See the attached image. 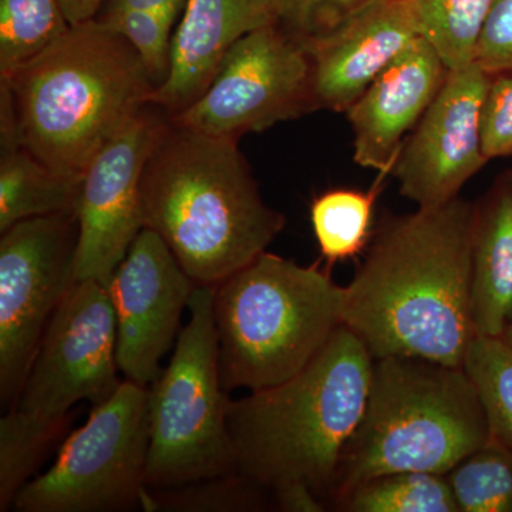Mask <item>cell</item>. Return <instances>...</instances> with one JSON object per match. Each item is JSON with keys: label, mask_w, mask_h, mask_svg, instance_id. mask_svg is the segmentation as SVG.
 <instances>
[{"label": "cell", "mask_w": 512, "mask_h": 512, "mask_svg": "<svg viewBox=\"0 0 512 512\" xmlns=\"http://www.w3.org/2000/svg\"><path fill=\"white\" fill-rule=\"evenodd\" d=\"M448 74L429 42L419 37L346 111L353 160L383 177L392 174L404 138L436 99Z\"/></svg>", "instance_id": "16"}, {"label": "cell", "mask_w": 512, "mask_h": 512, "mask_svg": "<svg viewBox=\"0 0 512 512\" xmlns=\"http://www.w3.org/2000/svg\"><path fill=\"white\" fill-rule=\"evenodd\" d=\"M141 221L197 285L215 286L264 254L285 228L262 200L237 140L170 117L141 177Z\"/></svg>", "instance_id": "2"}, {"label": "cell", "mask_w": 512, "mask_h": 512, "mask_svg": "<svg viewBox=\"0 0 512 512\" xmlns=\"http://www.w3.org/2000/svg\"><path fill=\"white\" fill-rule=\"evenodd\" d=\"M470 256L474 330L500 338L512 322V170L473 202Z\"/></svg>", "instance_id": "18"}, {"label": "cell", "mask_w": 512, "mask_h": 512, "mask_svg": "<svg viewBox=\"0 0 512 512\" xmlns=\"http://www.w3.org/2000/svg\"><path fill=\"white\" fill-rule=\"evenodd\" d=\"M312 111L308 50L301 36L274 22L241 37L200 99L170 119L238 140Z\"/></svg>", "instance_id": "10"}, {"label": "cell", "mask_w": 512, "mask_h": 512, "mask_svg": "<svg viewBox=\"0 0 512 512\" xmlns=\"http://www.w3.org/2000/svg\"><path fill=\"white\" fill-rule=\"evenodd\" d=\"M373 362L343 325L291 379L229 400L239 473L269 491L308 485L329 507L339 458L365 410Z\"/></svg>", "instance_id": "3"}, {"label": "cell", "mask_w": 512, "mask_h": 512, "mask_svg": "<svg viewBox=\"0 0 512 512\" xmlns=\"http://www.w3.org/2000/svg\"><path fill=\"white\" fill-rule=\"evenodd\" d=\"M481 141L488 160L512 158V72L491 76L481 109Z\"/></svg>", "instance_id": "30"}, {"label": "cell", "mask_w": 512, "mask_h": 512, "mask_svg": "<svg viewBox=\"0 0 512 512\" xmlns=\"http://www.w3.org/2000/svg\"><path fill=\"white\" fill-rule=\"evenodd\" d=\"M70 25L96 18L106 0H60Z\"/></svg>", "instance_id": "34"}, {"label": "cell", "mask_w": 512, "mask_h": 512, "mask_svg": "<svg viewBox=\"0 0 512 512\" xmlns=\"http://www.w3.org/2000/svg\"><path fill=\"white\" fill-rule=\"evenodd\" d=\"M0 83L9 90L20 143L72 175H83L156 90L136 49L97 19L70 26Z\"/></svg>", "instance_id": "4"}, {"label": "cell", "mask_w": 512, "mask_h": 512, "mask_svg": "<svg viewBox=\"0 0 512 512\" xmlns=\"http://www.w3.org/2000/svg\"><path fill=\"white\" fill-rule=\"evenodd\" d=\"M215 286H195L170 365L150 387V490L238 471L214 319Z\"/></svg>", "instance_id": "7"}, {"label": "cell", "mask_w": 512, "mask_h": 512, "mask_svg": "<svg viewBox=\"0 0 512 512\" xmlns=\"http://www.w3.org/2000/svg\"><path fill=\"white\" fill-rule=\"evenodd\" d=\"M458 512H512V448L491 437L446 474Z\"/></svg>", "instance_id": "26"}, {"label": "cell", "mask_w": 512, "mask_h": 512, "mask_svg": "<svg viewBox=\"0 0 512 512\" xmlns=\"http://www.w3.org/2000/svg\"><path fill=\"white\" fill-rule=\"evenodd\" d=\"M301 37L311 59L313 109L346 113L421 36L409 0H389Z\"/></svg>", "instance_id": "15"}, {"label": "cell", "mask_w": 512, "mask_h": 512, "mask_svg": "<svg viewBox=\"0 0 512 512\" xmlns=\"http://www.w3.org/2000/svg\"><path fill=\"white\" fill-rule=\"evenodd\" d=\"M383 175L370 190L332 188L311 204L313 234L329 266L365 254L375 229L373 215Z\"/></svg>", "instance_id": "20"}, {"label": "cell", "mask_w": 512, "mask_h": 512, "mask_svg": "<svg viewBox=\"0 0 512 512\" xmlns=\"http://www.w3.org/2000/svg\"><path fill=\"white\" fill-rule=\"evenodd\" d=\"M70 26L60 0H0V79L45 52Z\"/></svg>", "instance_id": "24"}, {"label": "cell", "mask_w": 512, "mask_h": 512, "mask_svg": "<svg viewBox=\"0 0 512 512\" xmlns=\"http://www.w3.org/2000/svg\"><path fill=\"white\" fill-rule=\"evenodd\" d=\"M498 339H500L508 349L512 350V322L505 328Z\"/></svg>", "instance_id": "35"}, {"label": "cell", "mask_w": 512, "mask_h": 512, "mask_svg": "<svg viewBox=\"0 0 512 512\" xmlns=\"http://www.w3.org/2000/svg\"><path fill=\"white\" fill-rule=\"evenodd\" d=\"M148 447L150 389L126 380L64 439L53 466L19 491L13 510H143Z\"/></svg>", "instance_id": "8"}, {"label": "cell", "mask_w": 512, "mask_h": 512, "mask_svg": "<svg viewBox=\"0 0 512 512\" xmlns=\"http://www.w3.org/2000/svg\"><path fill=\"white\" fill-rule=\"evenodd\" d=\"M136 49L156 89L167 79L171 64L174 23L156 12L103 6L96 18Z\"/></svg>", "instance_id": "28"}, {"label": "cell", "mask_w": 512, "mask_h": 512, "mask_svg": "<svg viewBox=\"0 0 512 512\" xmlns=\"http://www.w3.org/2000/svg\"><path fill=\"white\" fill-rule=\"evenodd\" d=\"M490 80L477 63L448 70L436 99L404 141L392 174L400 194L417 208L456 200L490 161L481 141V109Z\"/></svg>", "instance_id": "13"}, {"label": "cell", "mask_w": 512, "mask_h": 512, "mask_svg": "<svg viewBox=\"0 0 512 512\" xmlns=\"http://www.w3.org/2000/svg\"><path fill=\"white\" fill-rule=\"evenodd\" d=\"M167 117L154 104H147L84 170L76 211L79 241L74 281L93 279L109 285L143 229L141 177Z\"/></svg>", "instance_id": "12"}, {"label": "cell", "mask_w": 512, "mask_h": 512, "mask_svg": "<svg viewBox=\"0 0 512 512\" xmlns=\"http://www.w3.org/2000/svg\"><path fill=\"white\" fill-rule=\"evenodd\" d=\"M187 2L188 0H106L104 6L150 10L164 16L175 25L183 16Z\"/></svg>", "instance_id": "33"}, {"label": "cell", "mask_w": 512, "mask_h": 512, "mask_svg": "<svg viewBox=\"0 0 512 512\" xmlns=\"http://www.w3.org/2000/svg\"><path fill=\"white\" fill-rule=\"evenodd\" d=\"M76 214L29 218L0 238V402H18L47 326L74 282Z\"/></svg>", "instance_id": "9"}, {"label": "cell", "mask_w": 512, "mask_h": 512, "mask_svg": "<svg viewBox=\"0 0 512 512\" xmlns=\"http://www.w3.org/2000/svg\"><path fill=\"white\" fill-rule=\"evenodd\" d=\"M420 36L439 53L448 70L476 59L481 32L494 0H409Z\"/></svg>", "instance_id": "23"}, {"label": "cell", "mask_w": 512, "mask_h": 512, "mask_svg": "<svg viewBox=\"0 0 512 512\" xmlns=\"http://www.w3.org/2000/svg\"><path fill=\"white\" fill-rule=\"evenodd\" d=\"M195 286L163 239L141 229L107 285L117 319V363L128 382L148 387L160 376Z\"/></svg>", "instance_id": "14"}, {"label": "cell", "mask_w": 512, "mask_h": 512, "mask_svg": "<svg viewBox=\"0 0 512 512\" xmlns=\"http://www.w3.org/2000/svg\"><path fill=\"white\" fill-rule=\"evenodd\" d=\"M330 507L342 512H458L447 477L420 471L369 478Z\"/></svg>", "instance_id": "22"}, {"label": "cell", "mask_w": 512, "mask_h": 512, "mask_svg": "<svg viewBox=\"0 0 512 512\" xmlns=\"http://www.w3.org/2000/svg\"><path fill=\"white\" fill-rule=\"evenodd\" d=\"M463 369L483 403L491 437L512 448V350L498 338L477 336Z\"/></svg>", "instance_id": "27"}, {"label": "cell", "mask_w": 512, "mask_h": 512, "mask_svg": "<svg viewBox=\"0 0 512 512\" xmlns=\"http://www.w3.org/2000/svg\"><path fill=\"white\" fill-rule=\"evenodd\" d=\"M214 319L222 389L256 392L301 372L345 325V286L266 251L215 285Z\"/></svg>", "instance_id": "6"}, {"label": "cell", "mask_w": 512, "mask_h": 512, "mask_svg": "<svg viewBox=\"0 0 512 512\" xmlns=\"http://www.w3.org/2000/svg\"><path fill=\"white\" fill-rule=\"evenodd\" d=\"M73 416L46 420L12 409L0 419V511H9L19 491L63 440Z\"/></svg>", "instance_id": "21"}, {"label": "cell", "mask_w": 512, "mask_h": 512, "mask_svg": "<svg viewBox=\"0 0 512 512\" xmlns=\"http://www.w3.org/2000/svg\"><path fill=\"white\" fill-rule=\"evenodd\" d=\"M474 63L491 76L512 72V0H494Z\"/></svg>", "instance_id": "31"}, {"label": "cell", "mask_w": 512, "mask_h": 512, "mask_svg": "<svg viewBox=\"0 0 512 512\" xmlns=\"http://www.w3.org/2000/svg\"><path fill=\"white\" fill-rule=\"evenodd\" d=\"M473 202L458 197L384 218L352 282L345 326L373 360L421 357L463 367L477 338L471 319Z\"/></svg>", "instance_id": "1"}, {"label": "cell", "mask_w": 512, "mask_h": 512, "mask_svg": "<svg viewBox=\"0 0 512 512\" xmlns=\"http://www.w3.org/2000/svg\"><path fill=\"white\" fill-rule=\"evenodd\" d=\"M119 372L109 288L93 279L74 281L47 326L12 409L62 419L82 400L94 406L109 400L123 383Z\"/></svg>", "instance_id": "11"}, {"label": "cell", "mask_w": 512, "mask_h": 512, "mask_svg": "<svg viewBox=\"0 0 512 512\" xmlns=\"http://www.w3.org/2000/svg\"><path fill=\"white\" fill-rule=\"evenodd\" d=\"M276 510L282 512H323L328 504L308 485L291 484L272 491Z\"/></svg>", "instance_id": "32"}, {"label": "cell", "mask_w": 512, "mask_h": 512, "mask_svg": "<svg viewBox=\"0 0 512 512\" xmlns=\"http://www.w3.org/2000/svg\"><path fill=\"white\" fill-rule=\"evenodd\" d=\"M274 22L275 0H188L173 33L170 72L150 104L168 117L188 109L210 87L228 50Z\"/></svg>", "instance_id": "17"}, {"label": "cell", "mask_w": 512, "mask_h": 512, "mask_svg": "<svg viewBox=\"0 0 512 512\" xmlns=\"http://www.w3.org/2000/svg\"><path fill=\"white\" fill-rule=\"evenodd\" d=\"M389 0H275L278 22L296 35L325 32L343 20Z\"/></svg>", "instance_id": "29"}, {"label": "cell", "mask_w": 512, "mask_h": 512, "mask_svg": "<svg viewBox=\"0 0 512 512\" xmlns=\"http://www.w3.org/2000/svg\"><path fill=\"white\" fill-rule=\"evenodd\" d=\"M271 507H275L272 491L235 471L180 487L148 488L143 511L254 512Z\"/></svg>", "instance_id": "25"}, {"label": "cell", "mask_w": 512, "mask_h": 512, "mask_svg": "<svg viewBox=\"0 0 512 512\" xmlns=\"http://www.w3.org/2000/svg\"><path fill=\"white\" fill-rule=\"evenodd\" d=\"M490 439L483 403L463 367L421 357L376 359L365 410L339 458L329 507L382 474L446 476Z\"/></svg>", "instance_id": "5"}, {"label": "cell", "mask_w": 512, "mask_h": 512, "mask_svg": "<svg viewBox=\"0 0 512 512\" xmlns=\"http://www.w3.org/2000/svg\"><path fill=\"white\" fill-rule=\"evenodd\" d=\"M82 175L64 174L20 143L12 99L0 83V234L29 218L76 214Z\"/></svg>", "instance_id": "19"}]
</instances>
